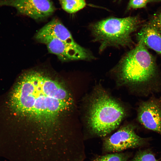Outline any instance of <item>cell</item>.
<instances>
[{"label": "cell", "instance_id": "cell-3", "mask_svg": "<svg viewBox=\"0 0 161 161\" xmlns=\"http://www.w3.org/2000/svg\"><path fill=\"white\" fill-rule=\"evenodd\" d=\"M126 114L120 103L103 90L97 89L87 110V125L90 132L96 137H105L117 128Z\"/></svg>", "mask_w": 161, "mask_h": 161}, {"label": "cell", "instance_id": "cell-7", "mask_svg": "<svg viewBox=\"0 0 161 161\" xmlns=\"http://www.w3.org/2000/svg\"><path fill=\"white\" fill-rule=\"evenodd\" d=\"M37 41L46 45L49 52L56 55L61 61L88 60L94 58L89 51L80 45H72L55 38H42Z\"/></svg>", "mask_w": 161, "mask_h": 161}, {"label": "cell", "instance_id": "cell-15", "mask_svg": "<svg viewBox=\"0 0 161 161\" xmlns=\"http://www.w3.org/2000/svg\"><path fill=\"white\" fill-rule=\"evenodd\" d=\"M147 22L161 34V9L152 16Z\"/></svg>", "mask_w": 161, "mask_h": 161}, {"label": "cell", "instance_id": "cell-5", "mask_svg": "<svg viewBox=\"0 0 161 161\" xmlns=\"http://www.w3.org/2000/svg\"><path fill=\"white\" fill-rule=\"evenodd\" d=\"M136 127L131 124L125 125L107 137L103 139L102 151L106 154L119 152L128 149L142 147L146 145L149 139L138 136Z\"/></svg>", "mask_w": 161, "mask_h": 161}, {"label": "cell", "instance_id": "cell-9", "mask_svg": "<svg viewBox=\"0 0 161 161\" xmlns=\"http://www.w3.org/2000/svg\"><path fill=\"white\" fill-rule=\"evenodd\" d=\"M38 40L45 38H55L75 46L79 45L74 40L69 31L58 19H53L36 33Z\"/></svg>", "mask_w": 161, "mask_h": 161}, {"label": "cell", "instance_id": "cell-10", "mask_svg": "<svg viewBox=\"0 0 161 161\" xmlns=\"http://www.w3.org/2000/svg\"><path fill=\"white\" fill-rule=\"evenodd\" d=\"M137 41H142L147 47L161 55V34L148 22L136 35Z\"/></svg>", "mask_w": 161, "mask_h": 161}, {"label": "cell", "instance_id": "cell-14", "mask_svg": "<svg viewBox=\"0 0 161 161\" xmlns=\"http://www.w3.org/2000/svg\"><path fill=\"white\" fill-rule=\"evenodd\" d=\"M161 2V0H129L127 10L145 8L147 4L151 2Z\"/></svg>", "mask_w": 161, "mask_h": 161}, {"label": "cell", "instance_id": "cell-8", "mask_svg": "<svg viewBox=\"0 0 161 161\" xmlns=\"http://www.w3.org/2000/svg\"><path fill=\"white\" fill-rule=\"evenodd\" d=\"M137 119L145 128L161 135V96L141 101L137 110Z\"/></svg>", "mask_w": 161, "mask_h": 161}, {"label": "cell", "instance_id": "cell-6", "mask_svg": "<svg viewBox=\"0 0 161 161\" xmlns=\"http://www.w3.org/2000/svg\"><path fill=\"white\" fill-rule=\"evenodd\" d=\"M5 6L13 7L18 13L36 20L49 17L55 10L50 0H0V6Z\"/></svg>", "mask_w": 161, "mask_h": 161}, {"label": "cell", "instance_id": "cell-4", "mask_svg": "<svg viewBox=\"0 0 161 161\" xmlns=\"http://www.w3.org/2000/svg\"><path fill=\"white\" fill-rule=\"evenodd\" d=\"M141 21L138 16L110 17L92 24L90 28L102 51L108 47L130 46L133 42L131 35L140 27Z\"/></svg>", "mask_w": 161, "mask_h": 161}, {"label": "cell", "instance_id": "cell-13", "mask_svg": "<svg viewBox=\"0 0 161 161\" xmlns=\"http://www.w3.org/2000/svg\"><path fill=\"white\" fill-rule=\"evenodd\" d=\"M131 161H158L149 149L139 150Z\"/></svg>", "mask_w": 161, "mask_h": 161}, {"label": "cell", "instance_id": "cell-12", "mask_svg": "<svg viewBox=\"0 0 161 161\" xmlns=\"http://www.w3.org/2000/svg\"><path fill=\"white\" fill-rule=\"evenodd\" d=\"M62 8L69 13H75L84 7L85 0H58Z\"/></svg>", "mask_w": 161, "mask_h": 161}, {"label": "cell", "instance_id": "cell-2", "mask_svg": "<svg viewBox=\"0 0 161 161\" xmlns=\"http://www.w3.org/2000/svg\"><path fill=\"white\" fill-rule=\"evenodd\" d=\"M128 52L117 65V73L123 83L134 87L142 94L158 89L155 59L141 41Z\"/></svg>", "mask_w": 161, "mask_h": 161}, {"label": "cell", "instance_id": "cell-1", "mask_svg": "<svg viewBox=\"0 0 161 161\" xmlns=\"http://www.w3.org/2000/svg\"><path fill=\"white\" fill-rule=\"evenodd\" d=\"M1 99L0 125L8 127L26 117L49 123L72 104L58 82L34 70L22 73Z\"/></svg>", "mask_w": 161, "mask_h": 161}, {"label": "cell", "instance_id": "cell-11", "mask_svg": "<svg viewBox=\"0 0 161 161\" xmlns=\"http://www.w3.org/2000/svg\"><path fill=\"white\" fill-rule=\"evenodd\" d=\"M131 154L128 152H114L102 155H95L91 161H128Z\"/></svg>", "mask_w": 161, "mask_h": 161}]
</instances>
